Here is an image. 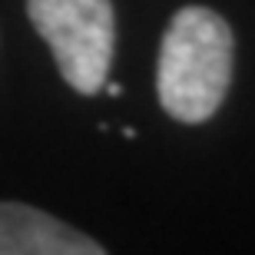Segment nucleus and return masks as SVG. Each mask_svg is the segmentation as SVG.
<instances>
[{"mask_svg": "<svg viewBox=\"0 0 255 255\" xmlns=\"http://www.w3.org/2000/svg\"><path fill=\"white\" fill-rule=\"evenodd\" d=\"M236 40L226 17L209 7H182L166 27L156 63V93L179 123L216 116L232 83Z\"/></svg>", "mask_w": 255, "mask_h": 255, "instance_id": "nucleus-1", "label": "nucleus"}, {"mask_svg": "<svg viewBox=\"0 0 255 255\" xmlns=\"http://www.w3.org/2000/svg\"><path fill=\"white\" fill-rule=\"evenodd\" d=\"M27 17L76 93L106 86L113 63V3L110 0H27Z\"/></svg>", "mask_w": 255, "mask_h": 255, "instance_id": "nucleus-2", "label": "nucleus"}, {"mask_svg": "<svg viewBox=\"0 0 255 255\" xmlns=\"http://www.w3.org/2000/svg\"><path fill=\"white\" fill-rule=\"evenodd\" d=\"M0 255H103V246L23 202H0Z\"/></svg>", "mask_w": 255, "mask_h": 255, "instance_id": "nucleus-3", "label": "nucleus"}, {"mask_svg": "<svg viewBox=\"0 0 255 255\" xmlns=\"http://www.w3.org/2000/svg\"><path fill=\"white\" fill-rule=\"evenodd\" d=\"M106 93H110V96H120L123 90H120V83H106Z\"/></svg>", "mask_w": 255, "mask_h": 255, "instance_id": "nucleus-4", "label": "nucleus"}]
</instances>
